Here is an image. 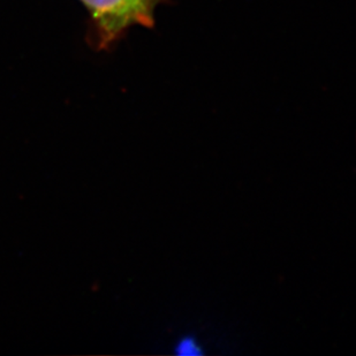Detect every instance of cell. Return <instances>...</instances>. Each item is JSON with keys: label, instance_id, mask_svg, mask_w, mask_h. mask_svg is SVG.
<instances>
[{"label": "cell", "instance_id": "obj_2", "mask_svg": "<svg viewBox=\"0 0 356 356\" xmlns=\"http://www.w3.org/2000/svg\"><path fill=\"white\" fill-rule=\"evenodd\" d=\"M175 353L181 356L202 355V347L193 337H185L179 340L175 346Z\"/></svg>", "mask_w": 356, "mask_h": 356}, {"label": "cell", "instance_id": "obj_1", "mask_svg": "<svg viewBox=\"0 0 356 356\" xmlns=\"http://www.w3.org/2000/svg\"><path fill=\"white\" fill-rule=\"evenodd\" d=\"M90 15V43L108 50L131 27L154 29L157 7L168 0H80Z\"/></svg>", "mask_w": 356, "mask_h": 356}]
</instances>
